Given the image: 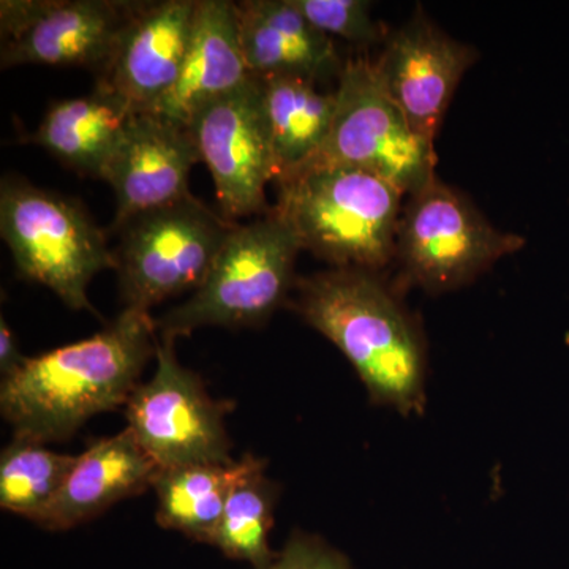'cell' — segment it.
<instances>
[{
  "label": "cell",
  "mask_w": 569,
  "mask_h": 569,
  "mask_svg": "<svg viewBox=\"0 0 569 569\" xmlns=\"http://www.w3.org/2000/svg\"><path fill=\"white\" fill-rule=\"evenodd\" d=\"M157 346L151 313L123 309L102 331L28 358L3 378L0 413L14 437L69 440L89 419L127 406Z\"/></svg>",
  "instance_id": "obj_1"
},
{
  "label": "cell",
  "mask_w": 569,
  "mask_h": 569,
  "mask_svg": "<svg viewBox=\"0 0 569 569\" xmlns=\"http://www.w3.org/2000/svg\"><path fill=\"white\" fill-rule=\"evenodd\" d=\"M288 306L348 359L376 406L419 417L427 406L421 326L391 288L365 269L298 277Z\"/></svg>",
  "instance_id": "obj_2"
},
{
  "label": "cell",
  "mask_w": 569,
  "mask_h": 569,
  "mask_svg": "<svg viewBox=\"0 0 569 569\" xmlns=\"http://www.w3.org/2000/svg\"><path fill=\"white\" fill-rule=\"evenodd\" d=\"M274 209L302 250L337 269L377 272L396 260L402 198L380 176L310 162L276 179Z\"/></svg>",
  "instance_id": "obj_3"
},
{
  "label": "cell",
  "mask_w": 569,
  "mask_h": 569,
  "mask_svg": "<svg viewBox=\"0 0 569 569\" xmlns=\"http://www.w3.org/2000/svg\"><path fill=\"white\" fill-rule=\"evenodd\" d=\"M301 244L276 209L238 224L204 282L156 320L160 339L178 340L208 326L260 328L290 302Z\"/></svg>",
  "instance_id": "obj_4"
},
{
  "label": "cell",
  "mask_w": 569,
  "mask_h": 569,
  "mask_svg": "<svg viewBox=\"0 0 569 569\" xmlns=\"http://www.w3.org/2000/svg\"><path fill=\"white\" fill-rule=\"evenodd\" d=\"M0 233L22 279L50 288L70 309L97 313L88 288L99 272L116 269L114 252L80 201L7 176Z\"/></svg>",
  "instance_id": "obj_5"
},
{
  "label": "cell",
  "mask_w": 569,
  "mask_h": 569,
  "mask_svg": "<svg viewBox=\"0 0 569 569\" xmlns=\"http://www.w3.org/2000/svg\"><path fill=\"white\" fill-rule=\"evenodd\" d=\"M238 224L193 194L130 220L112 250L123 309L149 312L197 291Z\"/></svg>",
  "instance_id": "obj_6"
},
{
  "label": "cell",
  "mask_w": 569,
  "mask_h": 569,
  "mask_svg": "<svg viewBox=\"0 0 569 569\" xmlns=\"http://www.w3.org/2000/svg\"><path fill=\"white\" fill-rule=\"evenodd\" d=\"M523 244L520 236L498 231L467 197L437 178L408 197L396 260L408 283L445 293L473 282Z\"/></svg>",
  "instance_id": "obj_7"
},
{
  "label": "cell",
  "mask_w": 569,
  "mask_h": 569,
  "mask_svg": "<svg viewBox=\"0 0 569 569\" xmlns=\"http://www.w3.org/2000/svg\"><path fill=\"white\" fill-rule=\"evenodd\" d=\"M336 102L331 134L312 162L361 168L387 179L406 197L437 179L436 144L415 132L381 88L369 58L343 62Z\"/></svg>",
  "instance_id": "obj_8"
},
{
  "label": "cell",
  "mask_w": 569,
  "mask_h": 569,
  "mask_svg": "<svg viewBox=\"0 0 569 569\" xmlns=\"http://www.w3.org/2000/svg\"><path fill=\"white\" fill-rule=\"evenodd\" d=\"M174 343L159 337L156 372L127 402V429L159 468L230 466L224 418L234 403L213 399L201 377L179 362Z\"/></svg>",
  "instance_id": "obj_9"
},
{
  "label": "cell",
  "mask_w": 569,
  "mask_h": 569,
  "mask_svg": "<svg viewBox=\"0 0 569 569\" xmlns=\"http://www.w3.org/2000/svg\"><path fill=\"white\" fill-rule=\"evenodd\" d=\"M138 2L2 0L0 67H82L99 73Z\"/></svg>",
  "instance_id": "obj_10"
},
{
  "label": "cell",
  "mask_w": 569,
  "mask_h": 569,
  "mask_svg": "<svg viewBox=\"0 0 569 569\" xmlns=\"http://www.w3.org/2000/svg\"><path fill=\"white\" fill-rule=\"evenodd\" d=\"M200 162L208 167L227 219L264 216L266 187L277 164L266 123L261 86L252 78L238 91L209 103L189 126Z\"/></svg>",
  "instance_id": "obj_11"
},
{
  "label": "cell",
  "mask_w": 569,
  "mask_h": 569,
  "mask_svg": "<svg viewBox=\"0 0 569 569\" xmlns=\"http://www.w3.org/2000/svg\"><path fill=\"white\" fill-rule=\"evenodd\" d=\"M477 59L475 48L449 37L418 9L388 37L372 66L415 132L436 144L456 89Z\"/></svg>",
  "instance_id": "obj_12"
},
{
  "label": "cell",
  "mask_w": 569,
  "mask_h": 569,
  "mask_svg": "<svg viewBox=\"0 0 569 569\" xmlns=\"http://www.w3.org/2000/svg\"><path fill=\"white\" fill-rule=\"evenodd\" d=\"M198 162L189 127L153 112H134L102 178L116 194L111 230L192 194L190 171Z\"/></svg>",
  "instance_id": "obj_13"
},
{
  "label": "cell",
  "mask_w": 569,
  "mask_h": 569,
  "mask_svg": "<svg viewBox=\"0 0 569 569\" xmlns=\"http://www.w3.org/2000/svg\"><path fill=\"white\" fill-rule=\"evenodd\" d=\"M198 2H138L110 59L96 74V88L116 93L137 112L151 111L178 81Z\"/></svg>",
  "instance_id": "obj_14"
},
{
  "label": "cell",
  "mask_w": 569,
  "mask_h": 569,
  "mask_svg": "<svg viewBox=\"0 0 569 569\" xmlns=\"http://www.w3.org/2000/svg\"><path fill=\"white\" fill-rule=\"evenodd\" d=\"M239 41L254 78L301 77L321 81L339 78L335 41L306 20L293 0L234 2Z\"/></svg>",
  "instance_id": "obj_15"
},
{
  "label": "cell",
  "mask_w": 569,
  "mask_h": 569,
  "mask_svg": "<svg viewBox=\"0 0 569 569\" xmlns=\"http://www.w3.org/2000/svg\"><path fill=\"white\" fill-rule=\"evenodd\" d=\"M252 78L239 41L234 2L200 0L178 81L146 112L189 127L204 107L238 91Z\"/></svg>",
  "instance_id": "obj_16"
},
{
  "label": "cell",
  "mask_w": 569,
  "mask_h": 569,
  "mask_svg": "<svg viewBox=\"0 0 569 569\" xmlns=\"http://www.w3.org/2000/svg\"><path fill=\"white\" fill-rule=\"evenodd\" d=\"M157 473L159 467L129 429L104 437L78 456L61 492L36 523L51 531L74 529L112 505L152 489Z\"/></svg>",
  "instance_id": "obj_17"
},
{
  "label": "cell",
  "mask_w": 569,
  "mask_h": 569,
  "mask_svg": "<svg viewBox=\"0 0 569 569\" xmlns=\"http://www.w3.org/2000/svg\"><path fill=\"white\" fill-rule=\"evenodd\" d=\"M134 112L121 97L96 88L52 104L29 141L73 173L102 179Z\"/></svg>",
  "instance_id": "obj_18"
},
{
  "label": "cell",
  "mask_w": 569,
  "mask_h": 569,
  "mask_svg": "<svg viewBox=\"0 0 569 569\" xmlns=\"http://www.w3.org/2000/svg\"><path fill=\"white\" fill-rule=\"evenodd\" d=\"M258 80L279 179L323 151L335 123L336 92L318 91L316 81L288 74Z\"/></svg>",
  "instance_id": "obj_19"
},
{
  "label": "cell",
  "mask_w": 569,
  "mask_h": 569,
  "mask_svg": "<svg viewBox=\"0 0 569 569\" xmlns=\"http://www.w3.org/2000/svg\"><path fill=\"white\" fill-rule=\"evenodd\" d=\"M268 462L247 455L236 460L234 477L228 490L222 520L212 546L231 560L246 561L260 569L274 560L269 546L274 529L279 486L266 475Z\"/></svg>",
  "instance_id": "obj_20"
},
{
  "label": "cell",
  "mask_w": 569,
  "mask_h": 569,
  "mask_svg": "<svg viewBox=\"0 0 569 569\" xmlns=\"http://www.w3.org/2000/svg\"><path fill=\"white\" fill-rule=\"evenodd\" d=\"M234 467L236 460L230 466L159 468L152 482L157 523L164 530L179 531L194 542L212 546Z\"/></svg>",
  "instance_id": "obj_21"
},
{
  "label": "cell",
  "mask_w": 569,
  "mask_h": 569,
  "mask_svg": "<svg viewBox=\"0 0 569 569\" xmlns=\"http://www.w3.org/2000/svg\"><path fill=\"white\" fill-rule=\"evenodd\" d=\"M77 458L13 437L0 455V507L36 523L61 492Z\"/></svg>",
  "instance_id": "obj_22"
},
{
  "label": "cell",
  "mask_w": 569,
  "mask_h": 569,
  "mask_svg": "<svg viewBox=\"0 0 569 569\" xmlns=\"http://www.w3.org/2000/svg\"><path fill=\"white\" fill-rule=\"evenodd\" d=\"M296 9L310 24L328 37L370 47L387 39V32L373 20L372 3L366 0H293Z\"/></svg>",
  "instance_id": "obj_23"
},
{
  "label": "cell",
  "mask_w": 569,
  "mask_h": 569,
  "mask_svg": "<svg viewBox=\"0 0 569 569\" xmlns=\"http://www.w3.org/2000/svg\"><path fill=\"white\" fill-rule=\"evenodd\" d=\"M260 569H356L346 553L325 538L295 530L274 560Z\"/></svg>",
  "instance_id": "obj_24"
},
{
  "label": "cell",
  "mask_w": 569,
  "mask_h": 569,
  "mask_svg": "<svg viewBox=\"0 0 569 569\" xmlns=\"http://www.w3.org/2000/svg\"><path fill=\"white\" fill-rule=\"evenodd\" d=\"M28 361L18 347L17 337L6 318L0 317V376L9 378L21 369L22 365Z\"/></svg>",
  "instance_id": "obj_25"
}]
</instances>
